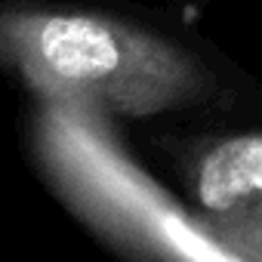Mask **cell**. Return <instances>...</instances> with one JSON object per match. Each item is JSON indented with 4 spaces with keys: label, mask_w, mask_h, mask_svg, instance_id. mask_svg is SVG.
Segmentation results:
<instances>
[{
    "label": "cell",
    "mask_w": 262,
    "mask_h": 262,
    "mask_svg": "<svg viewBox=\"0 0 262 262\" xmlns=\"http://www.w3.org/2000/svg\"><path fill=\"white\" fill-rule=\"evenodd\" d=\"M4 53L34 90L114 114H158L210 86L185 50L90 13H7Z\"/></svg>",
    "instance_id": "obj_1"
},
{
    "label": "cell",
    "mask_w": 262,
    "mask_h": 262,
    "mask_svg": "<svg viewBox=\"0 0 262 262\" xmlns=\"http://www.w3.org/2000/svg\"><path fill=\"white\" fill-rule=\"evenodd\" d=\"M198 198L213 213H234L244 201L262 198V133L219 142L201 164Z\"/></svg>",
    "instance_id": "obj_2"
}]
</instances>
